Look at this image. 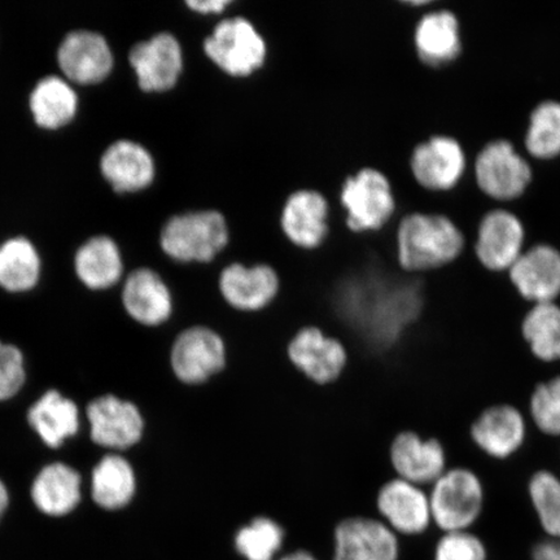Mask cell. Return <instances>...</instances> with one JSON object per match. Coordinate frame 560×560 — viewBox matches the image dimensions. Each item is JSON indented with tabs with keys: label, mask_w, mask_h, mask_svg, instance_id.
Returning <instances> with one entry per match:
<instances>
[{
	"label": "cell",
	"mask_w": 560,
	"mask_h": 560,
	"mask_svg": "<svg viewBox=\"0 0 560 560\" xmlns=\"http://www.w3.org/2000/svg\"><path fill=\"white\" fill-rule=\"evenodd\" d=\"M32 499L46 515L72 513L81 501V476L67 465L47 466L33 482Z\"/></svg>",
	"instance_id": "26"
},
{
	"label": "cell",
	"mask_w": 560,
	"mask_h": 560,
	"mask_svg": "<svg viewBox=\"0 0 560 560\" xmlns=\"http://www.w3.org/2000/svg\"><path fill=\"white\" fill-rule=\"evenodd\" d=\"M532 560H560V538L546 537L530 551Z\"/></svg>",
	"instance_id": "39"
},
{
	"label": "cell",
	"mask_w": 560,
	"mask_h": 560,
	"mask_svg": "<svg viewBox=\"0 0 560 560\" xmlns=\"http://www.w3.org/2000/svg\"><path fill=\"white\" fill-rule=\"evenodd\" d=\"M284 525L269 515H256L234 534L235 550L247 560H275L285 542Z\"/></svg>",
	"instance_id": "32"
},
{
	"label": "cell",
	"mask_w": 560,
	"mask_h": 560,
	"mask_svg": "<svg viewBox=\"0 0 560 560\" xmlns=\"http://www.w3.org/2000/svg\"><path fill=\"white\" fill-rule=\"evenodd\" d=\"M465 234L450 217L415 212L402 217L396 233V261L406 275L435 271L464 254Z\"/></svg>",
	"instance_id": "2"
},
{
	"label": "cell",
	"mask_w": 560,
	"mask_h": 560,
	"mask_svg": "<svg viewBox=\"0 0 560 560\" xmlns=\"http://www.w3.org/2000/svg\"><path fill=\"white\" fill-rule=\"evenodd\" d=\"M524 147L536 160L551 161L560 156V102L544 101L530 112Z\"/></svg>",
	"instance_id": "33"
},
{
	"label": "cell",
	"mask_w": 560,
	"mask_h": 560,
	"mask_svg": "<svg viewBox=\"0 0 560 560\" xmlns=\"http://www.w3.org/2000/svg\"><path fill=\"white\" fill-rule=\"evenodd\" d=\"M330 205L326 196L312 188H300L285 199L280 212V229L299 249H318L326 242Z\"/></svg>",
	"instance_id": "22"
},
{
	"label": "cell",
	"mask_w": 560,
	"mask_h": 560,
	"mask_svg": "<svg viewBox=\"0 0 560 560\" xmlns=\"http://www.w3.org/2000/svg\"><path fill=\"white\" fill-rule=\"evenodd\" d=\"M25 382L23 353L0 341V401L15 396Z\"/></svg>",
	"instance_id": "37"
},
{
	"label": "cell",
	"mask_w": 560,
	"mask_h": 560,
	"mask_svg": "<svg viewBox=\"0 0 560 560\" xmlns=\"http://www.w3.org/2000/svg\"><path fill=\"white\" fill-rule=\"evenodd\" d=\"M40 257L34 244L18 236L0 244V287L10 292L33 289L40 277Z\"/></svg>",
	"instance_id": "31"
},
{
	"label": "cell",
	"mask_w": 560,
	"mask_h": 560,
	"mask_svg": "<svg viewBox=\"0 0 560 560\" xmlns=\"http://www.w3.org/2000/svg\"><path fill=\"white\" fill-rule=\"evenodd\" d=\"M167 363L174 380L185 387H205L225 373L229 347L222 334L213 327L195 324L174 336Z\"/></svg>",
	"instance_id": "4"
},
{
	"label": "cell",
	"mask_w": 560,
	"mask_h": 560,
	"mask_svg": "<svg viewBox=\"0 0 560 560\" xmlns=\"http://www.w3.org/2000/svg\"><path fill=\"white\" fill-rule=\"evenodd\" d=\"M9 492H7V488L2 481H0V520H2L3 514L5 513L7 508H9Z\"/></svg>",
	"instance_id": "41"
},
{
	"label": "cell",
	"mask_w": 560,
	"mask_h": 560,
	"mask_svg": "<svg viewBox=\"0 0 560 560\" xmlns=\"http://www.w3.org/2000/svg\"><path fill=\"white\" fill-rule=\"evenodd\" d=\"M517 295L530 305L558 303L560 298V250L540 243L524 249L508 271Z\"/></svg>",
	"instance_id": "18"
},
{
	"label": "cell",
	"mask_w": 560,
	"mask_h": 560,
	"mask_svg": "<svg viewBox=\"0 0 560 560\" xmlns=\"http://www.w3.org/2000/svg\"><path fill=\"white\" fill-rule=\"evenodd\" d=\"M334 560H398L400 540L380 517L353 515L335 524Z\"/></svg>",
	"instance_id": "14"
},
{
	"label": "cell",
	"mask_w": 560,
	"mask_h": 560,
	"mask_svg": "<svg viewBox=\"0 0 560 560\" xmlns=\"http://www.w3.org/2000/svg\"><path fill=\"white\" fill-rule=\"evenodd\" d=\"M291 366L318 387H327L345 375L350 354L345 341L319 326L300 328L285 348Z\"/></svg>",
	"instance_id": "10"
},
{
	"label": "cell",
	"mask_w": 560,
	"mask_h": 560,
	"mask_svg": "<svg viewBox=\"0 0 560 560\" xmlns=\"http://www.w3.org/2000/svg\"><path fill=\"white\" fill-rule=\"evenodd\" d=\"M528 497L546 537L560 538V478L551 470H538L528 480Z\"/></svg>",
	"instance_id": "34"
},
{
	"label": "cell",
	"mask_w": 560,
	"mask_h": 560,
	"mask_svg": "<svg viewBox=\"0 0 560 560\" xmlns=\"http://www.w3.org/2000/svg\"><path fill=\"white\" fill-rule=\"evenodd\" d=\"M101 171L115 191L135 194L153 184L156 163L144 145L135 140L121 139L104 151Z\"/></svg>",
	"instance_id": "23"
},
{
	"label": "cell",
	"mask_w": 560,
	"mask_h": 560,
	"mask_svg": "<svg viewBox=\"0 0 560 560\" xmlns=\"http://www.w3.org/2000/svg\"><path fill=\"white\" fill-rule=\"evenodd\" d=\"M282 277L270 262L223 264L217 272V291L229 310L260 314L277 303L282 292Z\"/></svg>",
	"instance_id": "8"
},
{
	"label": "cell",
	"mask_w": 560,
	"mask_h": 560,
	"mask_svg": "<svg viewBox=\"0 0 560 560\" xmlns=\"http://www.w3.org/2000/svg\"><path fill=\"white\" fill-rule=\"evenodd\" d=\"M528 416L537 431L560 438V375L538 383L532 390Z\"/></svg>",
	"instance_id": "35"
},
{
	"label": "cell",
	"mask_w": 560,
	"mask_h": 560,
	"mask_svg": "<svg viewBox=\"0 0 560 560\" xmlns=\"http://www.w3.org/2000/svg\"><path fill=\"white\" fill-rule=\"evenodd\" d=\"M433 525L446 532L471 530L486 508L480 476L464 466L450 467L429 489Z\"/></svg>",
	"instance_id": "6"
},
{
	"label": "cell",
	"mask_w": 560,
	"mask_h": 560,
	"mask_svg": "<svg viewBox=\"0 0 560 560\" xmlns=\"http://www.w3.org/2000/svg\"><path fill=\"white\" fill-rule=\"evenodd\" d=\"M202 51L215 68L233 79H247L268 59L264 35L244 16L220 20L202 40Z\"/></svg>",
	"instance_id": "5"
},
{
	"label": "cell",
	"mask_w": 560,
	"mask_h": 560,
	"mask_svg": "<svg viewBox=\"0 0 560 560\" xmlns=\"http://www.w3.org/2000/svg\"><path fill=\"white\" fill-rule=\"evenodd\" d=\"M340 205L346 209V225L353 233L383 229L396 213L397 202L387 175L375 167H362L341 186Z\"/></svg>",
	"instance_id": "7"
},
{
	"label": "cell",
	"mask_w": 560,
	"mask_h": 560,
	"mask_svg": "<svg viewBox=\"0 0 560 560\" xmlns=\"http://www.w3.org/2000/svg\"><path fill=\"white\" fill-rule=\"evenodd\" d=\"M79 409L73 401L50 390L30 410V423L50 447H58L80 429Z\"/></svg>",
	"instance_id": "28"
},
{
	"label": "cell",
	"mask_w": 560,
	"mask_h": 560,
	"mask_svg": "<svg viewBox=\"0 0 560 560\" xmlns=\"http://www.w3.org/2000/svg\"><path fill=\"white\" fill-rule=\"evenodd\" d=\"M129 62L135 69L140 90L144 93H166L178 85L184 74V48L174 34L161 32L132 46Z\"/></svg>",
	"instance_id": "15"
},
{
	"label": "cell",
	"mask_w": 560,
	"mask_h": 560,
	"mask_svg": "<svg viewBox=\"0 0 560 560\" xmlns=\"http://www.w3.org/2000/svg\"><path fill=\"white\" fill-rule=\"evenodd\" d=\"M138 480L135 468L121 455H107L93 472V499L105 510L128 506L137 494Z\"/></svg>",
	"instance_id": "29"
},
{
	"label": "cell",
	"mask_w": 560,
	"mask_h": 560,
	"mask_svg": "<svg viewBox=\"0 0 560 560\" xmlns=\"http://www.w3.org/2000/svg\"><path fill=\"white\" fill-rule=\"evenodd\" d=\"M392 472L412 485L431 487L447 468L445 445L415 429L398 431L388 447Z\"/></svg>",
	"instance_id": "11"
},
{
	"label": "cell",
	"mask_w": 560,
	"mask_h": 560,
	"mask_svg": "<svg viewBox=\"0 0 560 560\" xmlns=\"http://www.w3.org/2000/svg\"><path fill=\"white\" fill-rule=\"evenodd\" d=\"M374 508L398 536L424 535L433 524L429 490L396 476L377 489Z\"/></svg>",
	"instance_id": "13"
},
{
	"label": "cell",
	"mask_w": 560,
	"mask_h": 560,
	"mask_svg": "<svg viewBox=\"0 0 560 560\" xmlns=\"http://www.w3.org/2000/svg\"><path fill=\"white\" fill-rule=\"evenodd\" d=\"M527 436L528 419L513 404L487 406L470 425L475 446L487 457L497 460H505L520 453Z\"/></svg>",
	"instance_id": "16"
},
{
	"label": "cell",
	"mask_w": 560,
	"mask_h": 560,
	"mask_svg": "<svg viewBox=\"0 0 560 560\" xmlns=\"http://www.w3.org/2000/svg\"><path fill=\"white\" fill-rule=\"evenodd\" d=\"M230 244L226 215L217 209H200L175 214L160 233V248L172 261L198 265L215 264Z\"/></svg>",
	"instance_id": "3"
},
{
	"label": "cell",
	"mask_w": 560,
	"mask_h": 560,
	"mask_svg": "<svg viewBox=\"0 0 560 560\" xmlns=\"http://www.w3.org/2000/svg\"><path fill=\"white\" fill-rule=\"evenodd\" d=\"M409 167L420 187L432 192H447L465 177L466 152L457 138L432 136L415 147Z\"/></svg>",
	"instance_id": "12"
},
{
	"label": "cell",
	"mask_w": 560,
	"mask_h": 560,
	"mask_svg": "<svg viewBox=\"0 0 560 560\" xmlns=\"http://www.w3.org/2000/svg\"><path fill=\"white\" fill-rule=\"evenodd\" d=\"M122 304L130 317L147 328L171 325L177 312L171 285L151 268L137 269L126 279Z\"/></svg>",
	"instance_id": "19"
},
{
	"label": "cell",
	"mask_w": 560,
	"mask_h": 560,
	"mask_svg": "<svg viewBox=\"0 0 560 560\" xmlns=\"http://www.w3.org/2000/svg\"><path fill=\"white\" fill-rule=\"evenodd\" d=\"M525 228L508 209H493L482 215L475 242L476 260L492 272H508L524 252Z\"/></svg>",
	"instance_id": "17"
},
{
	"label": "cell",
	"mask_w": 560,
	"mask_h": 560,
	"mask_svg": "<svg viewBox=\"0 0 560 560\" xmlns=\"http://www.w3.org/2000/svg\"><path fill=\"white\" fill-rule=\"evenodd\" d=\"M279 560H317V558L311 555L310 551L298 549L296 551H292L290 555H287Z\"/></svg>",
	"instance_id": "40"
},
{
	"label": "cell",
	"mask_w": 560,
	"mask_h": 560,
	"mask_svg": "<svg viewBox=\"0 0 560 560\" xmlns=\"http://www.w3.org/2000/svg\"><path fill=\"white\" fill-rule=\"evenodd\" d=\"M307 324L345 341L350 354L387 357L400 349L425 312L422 279L370 262L322 287L304 284Z\"/></svg>",
	"instance_id": "1"
},
{
	"label": "cell",
	"mask_w": 560,
	"mask_h": 560,
	"mask_svg": "<svg viewBox=\"0 0 560 560\" xmlns=\"http://www.w3.org/2000/svg\"><path fill=\"white\" fill-rule=\"evenodd\" d=\"M233 4V0H188L186 2L188 10L201 16L222 15Z\"/></svg>",
	"instance_id": "38"
},
{
	"label": "cell",
	"mask_w": 560,
	"mask_h": 560,
	"mask_svg": "<svg viewBox=\"0 0 560 560\" xmlns=\"http://www.w3.org/2000/svg\"><path fill=\"white\" fill-rule=\"evenodd\" d=\"M74 268L81 282L89 289H109L122 277L124 262L120 248L108 236L91 237L77 250Z\"/></svg>",
	"instance_id": "27"
},
{
	"label": "cell",
	"mask_w": 560,
	"mask_h": 560,
	"mask_svg": "<svg viewBox=\"0 0 560 560\" xmlns=\"http://www.w3.org/2000/svg\"><path fill=\"white\" fill-rule=\"evenodd\" d=\"M433 560H488V549L472 530L446 532L435 546Z\"/></svg>",
	"instance_id": "36"
},
{
	"label": "cell",
	"mask_w": 560,
	"mask_h": 560,
	"mask_svg": "<svg viewBox=\"0 0 560 560\" xmlns=\"http://www.w3.org/2000/svg\"><path fill=\"white\" fill-rule=\"evenodd\" d=\"M30 107L39 128L58 130L73 121L79 109V96L66 79L48 75L34 86Z\"/></svg>",
	"instance_id": "25"
},
{
	"label": "cell",
	"mask_w": 560,
	"mask_h": 560,
	"mask_svg": "<svg viewBox=\"0 0 560 560\" xmlns=\"http://www.w3.org/2000/svg\"><path fill=\"white\" fill-rule=\"evenodd\" d=\"M521 334L532 355L544 363L560 362V305H530L524 314Z\"/></svg>",
	"instance_id": "30"
},
{
	"label": "cell",
	"mask_w": 560,
	"mask_h": 560,
	"mask_svg": "<svg viewBox=\"0 0 560 560\" xmlns=\"http://www.w3.org/2000/svg\"><path fill=\"white\" fill-rule=\"evenodd\" d=\"M91 439L112 450L125 451L142 441L145 419L136 404L116 396H104L88 408Z\"/></svg>",
	"instance_id": "20"
},
{
	"label": "cell",
	"mask_w": 560,
	"mask_h": 560,
	"mask_svg": "<svg viewBox=\"0 0 560 560\" xmlns=\"http://www.w3.org/2000/svg\"><path fill=\"white\" fill-rule=\"evenodd\" d=\"M416 52L423 65L440 68L451 65L462 54L460 25L451 10L424 13L415 30Z\"/></svg>",
	"instance_id": "24"
},
{
	"label": "cell",
	"mask_w": 560,
	"mask_h": 560,
	"mask_svg": "<svg viewBox=\"0 0 560 560\" xmlns=\"http://www.w3.org/2000/svg\"><path fill=\"white\" fill-rule=\"evenodd\" d=\"M474 177L487 198L508 202L527 192L534 180V171L510 140L495 139L476 155Z\"/></svg>",
	"instance_id": "9"
},
{
	"label": "cell",
	"mask_w": 560,
	"mask_h": 560,
	"mask_svg": "<svg viewBox=\"0 0 560 560\" xmlns=\"http://www.w3.org/2000/svg\"><path fill=\"white\" fill-rule=\"evenodd\" d=\"M58 65L68 82L96 85L110 74L115 59L102 34L75 31L62 39L58 50Z\"/></svg>",
	"instance_id": "21"
}]
</instances>
